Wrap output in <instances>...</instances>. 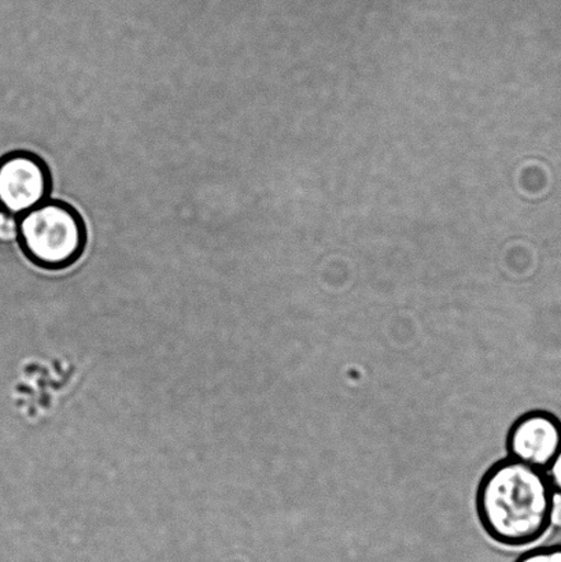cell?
<instances>
[{
  "label": "cell",
  "mask_w": 561,
  "mask_h": 562,
  "mask_svg": "<svg viewBox=\"0 0 561 562\" xmlns=\"http://www.w3.org/2000/svg\"><path fill=\"white\" fill-rule=\"evenodd\" d=\"M554 492L547 473L505 457L483 473L475 509L483 531L505 548H526L551 528Z\"/></svg>",
  "instance_id": "cell-1"
},
{
  "label": "cell",
  "mask_w": 561,
  "mask_h": 562,
  "mask_svg": "<svg viewBox=\"0 0 561 562\" xmlns=\"http://www.w3.org/2000/svg\"><path fill=\"white\" fill-rule=\"evenodd\" d=\"M19 241L37 266L60 269L79 260L85 250V225L75 209L47 201L21 216Z\"/></svg>",
  "instance_id": "cell-2"
},
{
  "label": "cell",
  "mask_w": 561,
  "mask_h": 562,
  "mask_svg": "<svg viewBox=\"0 0 561 562\" xmlns=\"http://www.w3.org/2000/svg\"><path fill=\"white\" fill-rule=\"evenodd\" d=\"M48 170L30 153H13L0 159V211L15 217L43 205L49 195Z\"/></svg>",
  "instance_id": "cell-3"
},
{
  "label": "cell",
  "mask_w": 561,
  "mask_h": 562,
  "mask_svg": "<svg viewBox=\"0 0 561 562\" xmlns=\"http://www.w3.org/2000/svg\"><path fill=\"white\" fill-rule=\"evenodd\" d=\"M507 457L546 472L561 450V420L552 412L530 411L509 427Z\"/></svg>",
  "instance_id": "cell-4"
},
{
  "label": "cell",
  "mask_w": 561,
  "mask_h": 562,
  "mask_svg": "<svg viewBox=\"0 0 561 562\" xmlns=\"http://www.w3.org/2000/svg\"><path fill=\"white\" fill-rule=\"evenodd\" d=\"M514 562H561V544L531 549Z\"/></svg>",
  "instance_id": "cell-5"
},
{
  "label": "cell",
  "mask_w": 561,
  "mask_h": 562,
  "mask_svg": "<svg viewBox=\"0 0 561 562\" xmlns=\"http://www.w3.org/2000/svg\"><path fill=\"white\" fill-rule=\"evenodd\" d=\"M20 240V218L4 211H0V241L14 244Z\"/></svg>",
  "instance_id": "cell-6"
},
{
  "label": "cell",
  "mask_w": 561,
  "mask_h": 562,
  "mask_svg": "<svg viewBox=\"0 0 561 562\" xmlns=\"http://www.w3.org/2000/svg\"><path fill=\"white\" fill-rule=\"evenodd\" d=\"M554 494L561 495V450L546 471Z\"/></svg>",
  "instance_id": "cell-7"
},
{
  "label": "cell",
  "mask_w": 561,
  "mask_h": 562,
  "mask_svg": "<svg viewBox=\"0 0 561 562\" xmlns=\"http://www.w3.org/2000/svg\"><path fill=\"white\" fill-rule=\"evenodd\" d=\"M551 528L561 531V495L554 494L552 512H551Z\"/></svg>",
  "instance_id": "cell-8"
}]
</instances>
